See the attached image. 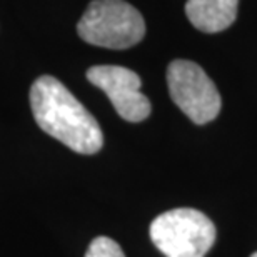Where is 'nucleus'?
<instances>
[{"mask_svg":"<svg viewBox=\"0 0 257 257\" xmlns=\"http://www.w3.org/2000/svg\"><path fill=\"white\" fill-rule=\"evenodd\" d=\"M30 107L37 125L74 152L97 154L104 134L95 117L52 75H42L30 87Z\"/></svg>","mask_w":257,"mask_h":257,"instance_id":"1","label":"nucleus"},{"mask_svg":"<svg viewBox=\"0 0 257 257\" xmlns=\"http://www.w3.org/2000/svg\"><path fill=\"white\" fill-rule=\"evenodd\" d=\"M77 32L90 45L122 50L144 39L146 22L124 0H92L77 24Z\"/></svg>","mask_w":257,"mask_h":257,"instance_id":"2","label":"nucleus"},{"mask_svg":"<svg viewBox=\"0 0 257 257\" xmlns=\"http://www.w3.org/2000/svg\"><path fill=\"white\" fill-rule=\"evenodd\" d=\"M151 239L166 257H204L215 242V225L191 207L172 209L151 224Z\"/></svg>","mask_w":257,"mask_h":257,"instance_id":"3","label":"nucleus"},{"mask_svg":"<svg viewBox=\"0 0 257 257\" xmlns=\"http://www.w3.org/2000/svg\"><path fill=\"white\" fill-rule=\"evenodd\" d=\"M167 85L179 109L194 124H207L220 112V94L210 77L195 62L174 60L167 67Z\"/></svg>","mask_w":257,"mask_h":257,"instance_id":"4","label":"nucleus"},{"mask_svg":"<svg viewBox=\"0 0 257 257\" xmlns=\"http://www.w3.org/2000/svg\"><path fill=\"white\" fill-rule=\"evenodd\" d=\"M87 80L104 90L112 105L127 122H142L151 115V102L141 92L142 80L136 72L120 65H94Z\"/></svg>","mask_w":257,"mask_h":257,"instance_id":"5","label":"nucleus"},{"mask_svg":"<svg viewBox=\"0 0 257 257\" xmlns=\"http://www.w3.org/2000/svg\"><path fill=\"white\" fill-rule=\"evenodd\" d=\"M239 0H187L186 15L200 32H222L235 22Z\"/></svg>","mask_w":257,"mask_h":257,"instance_id":"6","label":"nucleus"},{"mask_svg":"<svg viewBox=\"0 0 257 257\" xmlns=\"http://www.w3.org/2000/svg\"><path fill=\"white\" fill-rule=\"evenodd\" d=\"M85 257H125V254L114 239L100 235L90 242Z\"/></svg>","mask_w":257,"mask_h":257,"instance_id":"7","label":"nucleus"},{"mask_svg":"<svg viewBox=\"0 0 257 257\" xmlns=\"http://www.w3.org/2000/svg\"><path fill=\"white\" fill-rule=\"evenodd\" d=\"M250 257H257V252H254L252 255H250Z\"/></svg>","mask_w":257,"mask_h":257,"instance_id":"8","label":"nucleus"}]
</instances>
